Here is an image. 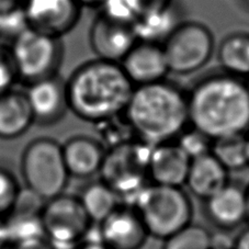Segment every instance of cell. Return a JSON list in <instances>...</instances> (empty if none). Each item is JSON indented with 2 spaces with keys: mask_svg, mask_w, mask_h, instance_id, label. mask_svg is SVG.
<instances>
[{
  "mask_svg": "<svg viewBox=\"0 0 249 249\" xmlns=\"http://www.w3.org/2000/svg\"><path fill=\"white\" fill-rule=\"evenodd\" d=\"M187 96L189 123L212 141L248 132L249 89L239 77H205Z\"/></svg>",
  "mask_w": 249,
  "mask_h": 249,
  "instance_id": "1",
  "label": "cell"
},
{
  "mask_svg": "<svg viewBox=\"0 0 249 249\" xmlns=\"http://www.w3.org/2000/svg\"><path fill=\"white\" fill-rule=\"evenodd\" d=\"M68 107L77 118L98 124L124 113L134 85L120 63L93 59L66 80Z\"/></svg>",
  "mask_w": 249,
  "mask_h": 249,
  "instance_id": "2",
  "label": "cell"
},
{
  "mask_svg": "<svg viewBox=\"0 0 249 249\" xmlns=\"http://www.w3.org/2000/svg\"><path fill=\"white\" fill-rule=\"evenodd\" d=\"M123 114L137 140L151 146L178 139L190 124L188 96L166 80L134 87Z\"/></svg>",
  "mask_w": 249,
  "mask_h": 249,
  "instance_id": "3",
  "label": "cell"
},
{
  "mask_svg": "<svg viewBox=\"0 0 249 249\" xmlns=\"http://www.w3.org/2000/svg\"><path fill=\"white\" fill-rule=\"evenodd\" d=\"M134 204L148 234L157 238L167 239L189 225L192 214L190 201L180 187L145 186Z\"/></svg>",
  "mask_w": 249,
  "mask_h": 249,
  "instance_id": "4",
  "label": "cell"
},
{
  "mask_svg": "<svg viewBox=\"0 0 249 249\" xmlns=\"http://www.w3.org/2000/svg\"><path fill=\"white\" fill-rule=\"evenodd\" d=\"M21 171L27 188L45 201L63 195L70 178L62 145L50 137H38L28 144Z\"/></svg>",
  "mask_w": 249,
  "mask_h": 249,
  "instance_id": "5",
  "label": "cell"
},
{
  "mask_svg": "<svg viewBox=\"0 0 249 249\" xmlns=\"http://www.w3.org/2000/svg\"><path fill=\"white\" fill-rule=\"evenodd\" d=\"M153 146L140 140H130L111 146L106 152L99 170L102 182L118 196H128L133 200L145 186L149 176V157Z\"/></svg>",
  "mask_w": 249,
  "mask_h": 249,
  "instance_id": "6",
  "label": "cell"
},
{
  "mask_svg": "<svg viewBox=\"0 0 249 249\" xmlns=\"http://www.w3.org/2000/svg\"><path fill=\"white\" fill-rule=\"evenodd\" d=\"M19 83L30 85L59 74L64 58L62 38L27 28L10 42Z\"/></svg>",
  "mask_w": 249,
  "mask_h": 249,
  "instance_id": "7",
  "label": "cell"
},
{
  "mask_svg": "<svg viewBox=\"0 0 249 249\" xmlns=\"http://www.w3.org/2000/svg\"><path fill=\"white\" fill-rule=\"evenodd\" d=\"M169 72L190 75L211 59L214 37L210 29L196 21L181 22L162 43Z\"/></svg>",
  "mask_w": 249,
  "mask_h": 249,
  "instance_id": "8",
  "label": "cell"
},
{
  "mask_svg": "<svg viewBox=\"0 0 249 249\" xmlns=\"http://www.w3.org/2000/svg\"><path fill=\"white\" fill-rule=\"evenodd\" d=\"M41 222L44 237L56 249L77 246L87 236L92 223L79 197L64 193L45 201Z\"/></svg>",
  "mask_w": 249,
  "mask_h": 249,
  "instance_id": "9",
  "label": "cell"
},
{
  "mask_svg": "<svg viewBox=\"0 0 249 249\" xmlns=\"http://www.w3.org/2000/svg\"><path fill=\"white\" fill-rule=\"evenodd\" d=\"M84 7L78 0H24L28 28L62 38L78 24Z\"/></svg>",
  "mask_w": 249,
  "mask_h": 249,
  "instance_id": "10",
  "label": "cell"
},
{
  "mask_svg": "<svg viewBox=\"0 0 249 249\" xmlns=\"http://www.w3.org/2000/svg\"><path fill=\"white\" fill-rule=\"evenodd\" d=\"M134 23L99 12L89 31V44L97 58L121 63L136 44Z\"/></svg>",
  "mask_w": 249,
  "mask_h": 249,
  "instance_id": "11",
  "label": "cell"
},
{
  "mask_svg": "<svg viewBox=\"0 0 249 249\" xmlns=\"http://www.w3.org/2000/svg\"><path fill=\"white\" fill-rule=\"evenodd\" d=\"M27 94L34 124L42 126L61 122L70 111L66 80L57 74L27 85Z\"/></svg>",
  "mask_w": 249,
  "mask_h": 249,
  "instance_id": "12",
  "label": "cell"
},
{
  "mask_svg": "<svg viewBox=\"0 0 249 249\" xmlns=\"http://www.w3.org/2000/svg\"><path fill=\"white\" fill-rule=\"evenodd\" d=\"M120 65L134 87L165 80L169 72L162 45L155 43L137 41Z\"/></svg>",
  "mask_w": 249,
  "mask_h": 249,
  "instance_id": "13",
  "label": "cell"
},
{
  "mask_svg": "<svg viewBox=\"0 0 249 249\" xmlns=\"http://www.w3.org/2000/svg\"><path fill=\"white\" fill-rule=\"evenodd\" d=\"M148 231L135 209L118 208L100 223L99 237L110 249H139Z\"/></svg>",
  "mask_w": 249,
  "mask_h": 249,
  "instance_id": "14",
  "label": "cell"
},
{
  "mask_svg": "<svg viewBox=\"0 0 249 249\" xmlns=\"http://www.w3.org/2000/svg\"><path fill=\"white\" fill-rule=\"evenodd\" d=\"M45 200L30 189L20 190L14 208L5 218L10 243L34 237H44L41 222V213Z\"/></svg>",
  "mask_w": 249,
  "mask_h": 249,
  "instance_id": "15",
  "label": "cell"
},
{
  "mask_svg": "<svg viewBox=\"0 0 249 249\" xmlns=\"http://www.w3.org/2000/svg\"><path fill=\"white\" fill-rule=\"evenodd\" d=\"M191 160L177 143L153 146L149 157V176L154 183L180 187L186 183Z\"/></svg>",
  "mask_w": 249,
  "mask_h": 249,
  "instance_id": "16",
  "label": "cell"
},
{
  "mask_svg": "<svg viewBox=\"0 0 249 249\" xmlns=\"http://www.w3.org/2000/svg\"><path fill=\"white\" fill-rule=\"evenodd\" d=\"M62 149L68 174L77 178L99 173L106 154L100 142L85 135L71 137L62 145Z\"/></svg>",
  "mask_w": 249,
  "mask_h": 249,
  "instance_id": "17",
  "label": "cell"
},
{
  "mask_svg": "<svg viewBox=\"0 0 249 249\" xmlns=\"http://www.w3.org/2000/svg\"><path fill=\"white\" fill-rule=\"evenodd\" d=\"M33 124V114L24 91L12 88L0 93V140L18 139Z\"/></svg>",
  "mask_w": 249,
  "mask_h": 249,
  "instance_id": "18",
  "label": "cell"
},
{
  "mask_svg": "<svg viewBox=\"0 0 249 249\" xmlns=\"http://www.w3.org/2000/svg\"><path fill=\"white\" fill-rule=\"evenodd\" d=\"M186 183L196 196L208 200L227 184V170L210 153L191 160Z\"/></svg>",
  "mask_w": 249,
  "mask_h": 249,
  "instance_id": "19",
  "label": "cell"
},
{
  "mask_svg": "<svg viewBox=\"0 0 249 249\" xmlns=\"http://www.w3.org/2000/svg\"><path fill=\"white\" fill-rule=\"evenodd\" d=\"M208 213L217 225L234 227L247 217L246 192L227 183L208 199Z\"/></svg>",
  "mask_w": 249,
  "mask_h": 249,
  "instance_id": "20",
  "label": "cell"
},
{
  "mask_svg": "<svg viewBox=\"0 0 249 249\" xmlns=\"http://www.w3.org/2000/svg\"><path fill=\"white\" fill-rule=\"evenodd\" d=\"M181 22L177 7L174 3L156 14L137 19L134 22V31L137 41L161 45Z\"/></svg>",
  "mask_w": 249,
  "mask_h": 249,
  "instance_id": "21",
  "label": "cell"
},
{
  "mask_svg": "<svg viewBox=\"0 0 249 249\" xmlns=\"http://www.w3.org/2000/svg\"><path fill=\"white\" fill-rule=\"evenodd\" d=\"M218 62L226 74L249 77V34L233 33L221 42L217 50Z\"/></svg>",
  "mask_w": 249,
  "mask_h": 249,
  "instance_id": "22",
  "label": "cell"
},
{
  "mask_svg": "<svg viewBox=\"0 0 249 249\" xmlns=\"http://www.w3.org/2000/svg\"><path fill=\"white\" fill-rule=\"evenodd\" d=\"M118 195L105 182L91 183L81 193V204L91 222L100 224L119 208Z\"/></svg>",
  "mask_w": 249,
  "mask_h": 249,
  "instance_id": "23",
  "label": "cell"
},
{
  "mask_svg": "<svg viewBox=\"0 0 249 249\" xmlns=\"http://www.w3.org/2000/svg\"><path fill=\"white\" fill-rule=\"evenodd\" d=\"M211 154L226 170L244 168L249 165V149L246 134L226 136L213 141Z\"/></svg>",
  "mask_w": 249,
  "mask_h": 249,
  "instance_id": "24",
  "label": "cell"
},
{
  "mask_svg": "<svg viewBox=\"0 0 249 249\" xmlns=\"http://www.w3.org/2000/svg\"><path fill=\"white\" fill-rule=\"evenodd\" d=\"M213 238L197 225H187L166 239L164 249H212Z\"/></svg>",
  "mask_w": 249,
  "mask_h": 249,
  "instance_id": "25",
  "label": "cell"
},
{
  "mask_svg": "<svg viewBox=\"0 0 249 249\" xmlns=\"http://www.w3.org/2000/svg\"><path fill=\"white\" fill-rule=\"evenodd\" d=\"M177 144L187 154L190 160L201 157L211 153L213 141L196 128H186L178 136Z\"/></svg>",
  "mask_w": 249,
  "mask_h": 249,
  "instance_id": "26",
  "label": "cell"
},
{
  "mask_svg": "<svg viewBox=\"0 0 249 249\" xmlns=\"http://www.w3.org/2000/svg\"><path fill=\"white\" fill-rule=\"evenodd\" d=\"M21 189L9 170L0 167V218H5L14 208Z\"/></svg>",
  "mask_w": 249,
  "mask_h": 249,
  "instance_id": "27",
  "label": "cell"
},
{
  "mask_svg": "<svg viewBox=\"0 0 249 249\" xmlns=\"http://www.w3.org/2000/svg\"><path fill=\"white\" fill-rule=\"evenodd\" d=\"M19 83L12 57L10 42L0 38V93H3Z\"/></svg>",
  "mask_w": 249,
  "mask_h": 249,
  "instance_id": "28",
  "label": "cell"
},
{
  "mask_svg": "<svg viewBox=\"0 0 249 249\" xmlns=\"http://www.w3.org/2000/svg\"><path fill=\"white\" fill-rule=\"evenodd\" d=\"M134 22L143 17L156 14L174 5V0H117Z\"/></svg>",
  "mask_w": 249,
  "mask_h": 249,
  "instance_id": "29",
  "label": "cell"
},
{
  "mask_svg": "<svg viewBox=\"0 0 249 249\" xmlns=\"http://www.w3.org/2000/svg\"><path fill=\"white\" fill-rule=\"evenodd\" d=\"M28 28L22 8L18 10L0 14V38L11 42Z\"/></svg>",
  "mask_w": 249,
  "mask_h": 249,
  "instance_id": "30",
  "label": "cell"
},
{
  "mask_svg": "<svg viewBox=\"0 0 249 249\" xmlns=\"http://www.w3.org/2000/svg\"><path fill=\"white\" fill-rule=\"evenodd\" d=\"M14 249H56L45 237H34L14 245Z\"/></svg>",
  "mask_w": 249,
  "mask_h": 249,
  "instance_id": "31",
  "label": "cell"
},
{
  "mask_svg": "<svg viewBox=\"0 0 249 249\" xmlns=\"http://www.w3.org/2000/svg\"><path fill=\"white\" fill-rule=\"evenodd\" d=\"M24 0H0V14L21 9Z\"/></svg>",
  "mask_w": 249,
  "mask_h": 249,
  "instance_id": "32",
  "label": "cell"
},
{
  "mask_svg": "<svg viewBox=\"0 0 249 249\" xmlns=\"http://www.w3.org/2000/svg\"><path fill=\"white\" fill-rule=\"evenodd\" d=\"M11 244L9 234H8L7 225L3 218H0V249H5L6 246Z\"/></svg>",
  "mask_w": 249,
  "mask_h": 249,
  "instance_id": "33",
  "label": "cell"
},
{
  "mask_svg": "<svg viewBox=\"0 0 249 249\" xmlns=\"http://www.w3.org/2000/svg\"><path fill=\"white\" fill-rule=\"evenodd\" d=\"M74 249H110L101 242L100 239H92L87 240L80 245H77Z\"/></svg>",
  "mask_w": 249,
  "mask_h": 249,
  "instance_id": "34",
  "label": "cell"
},
{
  "mask_svg": "<svg viewBox=\"0 0 249 249\" xmlns=\"http://www.w3.org/2000/svg\"><path fill=\"white\" fill-rule=\"evenodd\" d=\"M235 249H249V230L243 231L235 245Z\"/></svg>",
  "mask_w": 249,
  "mask_h": 249,
  "instance_id": "35",
  "label": "cell"
},
{
  "mask_svg": "<svg viewBox=\"0 0 249 249\" xmlns=\"http://www.w3.org/2000/svg\"><path fill=\"white\" fill-rule=\"evenodd\" d=\"M84 8H100L106 0H78Z\"/></svg>",
  "mask_w": 249,
  "mask_h": 249,
  "instance_id": "36",
  "label": "cell"
},
{
  "mask_svg": "<svg viewBox=\"0 0 249 249\" xmlns=\"http://www.w3.org/2000/svg\"><path fill=\"white\" fill-rule=\"evenodd\" d=\"M246 197H247V217H249V189L246 192Z\"/></svg>",
  "mask_w": 249,
  "mask_h": 249,
  "instance_id": "37",
  "label": "cell"
},
{
  "mask_svg": "<svg viewBox=\"0 0 249 249\" xmlns=\"http://www.w3.org/2000/svg\"><path fill=\"white\" fill-rule=\"evenodd\" d=\"M246 136H247V141H248V149H249V130H248V132L246 133Z\"/></svg>",
  "mask_w": 249,
  "mask_h": 249,
  "instance_id": "38",
  "label": "cell"
},
{
  "mask_svg": "<svg viewBox=\"0 0 249 249\" xmlns=\"http://www.w3.org/2000/svg\"><path fill=\"white\" fill-rule=\"evenodd\" d=\"M212 249H229V248H226V247H213Z\"/></svg>",
  "mask_w": 249,
  "mask_h": 249,
  "instance_id": "39",
  "label": "cell"
},
{
  "mask_svg": "<svg viewBox=\"0 0 249 249\" xmlns=\"http://www.w3.org/2000/svg\"><path fill=\"white\" fill-rule=\"evenodd\" d=\"M247 86H248V89H249V80H248V83H247Z\"/></svg>",
  "mask_w": 249,
  "mask_h": 249,
  "instance_id": "40",
  "label": "cell"
},
{
  "mask_svg": "<svg viewBox=\"0 0 249 249\" xmlns=\"http://www.w3.org/2000/svg\"><path fill=\"white\" fill-rule=\"evenodd\" d=\"M246 1H247V2H248V3H249V0H246Z\"/></svg>",
  "mask_w": 249,
  "mask_h": 249,
  "instance_id": "41",
  "label": "cell"
}]
</instances>
